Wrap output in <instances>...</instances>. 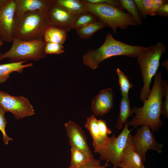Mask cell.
Returning <instances> with one entry per match:
<instances>
[{
    "mask_svg": "<svg viewBox=\"0 0 168 168\" xmlns=\"http://www.w3.org/2000/svg\"><path fill=\"white\" fill-rule=\"evenodd\" d=\"M164 91V81L162 79L161 73L159 72L154 76L152 88L143 106H133L132 111L135 115L131 120L127 122L128 126L135 128L145 124L148 126L153 133L158 132L163 124L160 116Z\"/></svg>",
    "mask_w": 168,
    "mask_h": 168,
    "instance_id": "cell-1",
    "label": "cell"
},
{
    "mask_svg": "<svg viewBox=\"0 0 168 168\" xmlns=\"http://www.w3.org/2000/svg\"><path fill=\"white\" fill-rule=\"evenodd\" d=\"M148 47L131 45L117 40L109 32L104 42L99 48L90 50L83 55L82 62L91 69L95 70L101 63L108 58L118 56L137 58Z\"/></svg>",
    "mask_w": 168,
    "mask_h": 168,
    "instance_id": "cell-2",
    "label": "cell"
},
{
    "mask_svg": "<svg viewBox=\"0 0 168 168\" xmlns=\"http://www.w3.org/2000/svg\"><path fill=\"white\" fill-rule=\"evenodd\" d=\"M50 26L47 11L27 12L14 17L13 38L25 41L43 40L45 31Z\"/></svg>",
    "mask_w": 168,
    "mask_h": 168,
    "instance_id": "cell-3",
    "label": "cell"
},
{
    "mask_svg": "<svg viewBox=\"0 0 168 168\" xmlns=\"http://www.w3.org/2000/svg\"><path fill=\"white\" fill-rule=\"evenodd\" d=\"M47 12L52 26L67 32L72 29L73 23L78 15L55 3L53 0H52Z\"/></svg>",
    "mask_w": 168,
    "mask_h": 168,
    "instance_id": "cell-10",
    "label": "cell"
},
{
    "mask_svg": "<svg viewBox=\"0 0 168 168\" xmlns=\"http://www.w3.org/2000/svg\"><path fill=\"white\" fill-rule=\"evenodd\" d=\"M53 1L75 14H79L87 11L86 7L82 0H53Z\"/></svg>",
    "mask_w": 168,
    "mask_h": 168,
    "instance_id": "cell-20",
    "label": "cell"
},
{
    "mask_svg": "<svg viewBox=\"0 0 168 168\" xmlns=\"http://www.w3.org/2000/svg\"><path fill=\"white\" fill-rule=\"evenodd\" d=\"M15 9L14 0H8L0 6V39L3 42H12Z\"/></svg>",
    "mask_w": 168,
    "mask_h": 168,
    "instance_id": "cell-11",
    "label": "cell"
},
{
    "mask_svg": "<svg viewBox=\"0 0 168 168\" xmlns=\"http://www.w3.org/2000/svg\"><path fill=\"white\" fill-rule=\"evenodd\" d=\"M0 106L6 112H9L17 119L35 114L33 106L28 99L23 96H13L0 91Z\"/></svg>",
    "mask_w": 168,
    "mask_h": 168,
    "instance_id": "cell-7",
    "label": "cell"
},
{
    "mask_svg": "<svg viewBox=\"0 0 168 168\" xmlns=\"http://www.w3.org/2000/svg\"><path fill=\"white\" fill-rule=\"evenodd\" d=\"M64 126L71 147L79 150L91 157H94L88 145L85 134L81 127L72 121L65 123Z\"/></svg>",
    "mask_w": 168,
    "mask_h": 168,
    "instance_id": "cell-12",
    "label": "cell"
},
{
    "mask_svg": "<svg viewBox=\"0 0 168 168\" xmlns=\"http://www.w3.org/2000/svg\"><path fill=\"white\" fill-rule=\"evenodd\" d=\"M116 73L119 78V83L122 96H128L130 89L133 87V84L119 68H117Z\"/></svg>",
    "mask_w": 168,
    "mask_h": 168,
    "instance_id": "cell-26",
    "label": "cell"
},
{
    "mask_svg": "<svg viewBox=\"0 0 168 168\" xmlns=\"http://www.w3.org/2000/svg\"><path fill=\"white\" fill-rule=\"evenodd\" d=\"M12 42L8 51L0 53V61L8 58L11 63L37 61L46 56L44 51L46 43L43 40L25 41L13 38Z\"/></svg>",
    "mask_w": 168,
    "mask_h": 168,
    "instance_id": "cell-6",
    "label": "cell"
},
{
    "mask_svg": "<svg viewBox=\"0 0 168 168\" xmlns=\"http://www.w3.org/2000/svg\"><path fill=\"white\" fill-rule=\"evenodd\" d=\"M67 34V31L51 26L45 31L43 40L46 43L52 42L63 44L66 40Z\"/></svg>",
    "mask_w": 168,
    "mask_h": 168,
    "instance_id": "cell-19",
    "label": "cell"
},
{
    "mask_svg": "<svg viewBox=\"0 0 168 168\" xmlns=\"http://www.w3.org/2000/svg\"><path fill=\"white\" fill-rule=\"evenodd\" d=\"M14 17L27 12L37 10L47 11L52 0H14Z\"/></svg>",
    "mask_w": 168,
    "mask_h": 168,
    "instance_id": "cell-16",
    "label": "cell"
},
{
    "mask_svg": "<svg viewBox=\"0 0 168 168\" xmlns=\"http://www.w3.org/2000/svg\"><path fill=\"white\" fill-rule=\"evenodd\" d=\"M26 62L11 63L0 65V83H2L8 79L10 74L13 72L21 73L24 68L32 67L33 64L30 63L24 64Z\"/></svg>",
    "mask_w": 168,
    "mask_h": 168,
    "instance_id": "cell-17",
    "label": "cell"
},
{
    "mask_svg": "<svg viewBox=\"0 0 168 168\" xmlns=\"http://www.w3.org/2000/svg\"><path fill=\"white\" fill-rule=\"evenodd\" d=\"M155 15H157L163 17H168V2L164 4L162 7L156 12Z\"/></svg>",
    "mask_w": 168,
    "mask_h": 168,
    "instance_id": "cell-33",
    "label": "cell"
},
{
    "mask_svg": "<svg viewBox=\"0 0 168 168\" xmlns=\"http://www.w3.org/2000/svg\"><path fill=\"white\" fill-rule=\"evenodd\" d=\"M87 11L95 15L99 20L110 27L114 34L118 28L126 30L128 26L138 25L133 17L117 6L108 3L109 0H100L99 3L92 4L82 0Z\"/></svg>",
    "mask_w": 168,
    "mask_h": 168,
    "instance_id": "cell-4",
    "label": "cell"
},
{
    "mask_svg": "<svg viewBox=\"0 0 168 168\" xmlns=\"http://www.w3.org/2000/svg\"><path fill=\"white\" fill-rule=\"evenodd\" d=\"M119 1L122 9H124L128 12V14L134 19L138 25H142V18L134 1L120 0Z\"/></svg>",
    "mask_w": 168,
    "mask_h": 168,
    "instance_id": "cell-24",
    "label": "cell"
},
{
    "mask_svg": "<svg viewBox=\"0 0 168 168\" xmlns=\"http://www.w3.org/2000/svg\"><path fill=\"white\" fill-rule=\"evenodd\" d=\"M84 126L89 132L92 138L94 152L99 153L101 156L106 150L107 144L100 132L97 119L92 115L87 118Z\"/></svg>",
    "mask_w": 168,
    "mask_h": 168,
    "instance_id": "cell-15",
    "label": "cell"
},
{
    "mask_svg": "<svg viewBox=\"0 0 168 168\" xmlns=\"http://www.w3.org/2000/svg\"><path fill=\"white\" fill-rule=\"evenodd\" d=\"M100 161V160L94 158L91 160L85 165L77 168H107L109 166V162H106L105 164L101 165ZM67 168H73L70 166Z\"/></svg>",
    "mask_w": 168,
    "mask_h": 168,
    "instance_id": "cell-30",
    "label": "cell"
},
{
    "mask_svg": "<svg viewBox=\"0 0 168 168\" xmlns=\"http://www.w3.org/2000/svg\"><path fill=\"white\" fill-rule=\"evenodd\" d=\"M166 50L165 44L158 42L155 45L149 46L146 50L137 58L143 82L140 95L142 101L145 100L150 93L152 79L157 73L160 60Z\"/></svg>",
    "mask_w": 168,
    "mask_h": 168,
    "instance_id": "cell-5",
    "label": "cell"
},
{
    "mask_svg": "<svg viewBox=\"0 0 168 168\" xmlns=\"http://www.w3.org/2000/svg\"><path fill=\"white\" fill-rule=\"evenodd\" d=\"M8 0H0V6L4 4Z\"/></svg>",
    "mask_w": 168,
    "mask_h": 168,
    "instance_id": "cell-35",
    "label": "cell"
},
{
    "mask_svg": "<svg viewBox=\"0 0 168 168\" xmlns=\"http://www.w3.org/2000/svg\"><path fill=\"white\" fill-rule=\"evenodd\" d=\"M114 94L110 87L101 91L93 98L91 104L95 115L102 116L109 112L113 106Z\"/></svg>",
    "mask_w": 168,
    "mask_h": 168,
    "instance_id": "cell-13",
    "label": "cell"
},
{
    "mask_svg": "<svg viewBox=\"0 0 168 168\" xmlns=\"http://www.w3.org/2000/svg\"><path fill=\"white\" fill-rule=\"evenodd\" d=\"M44 51L45 53L48 54H60L65 51L64 46L60 44L47 42L46 43Z\"/></svg>",
    "mask_w": 168,
    "mask_h": 168,
    "instance_id": "cell-27",
    "label": "cell"
},
{
    "mask_svg": "<svg viewBox=\"0 0 168 168\" xmlns=\"http://www.w3.org/2000/svg\"><path fill=\"white\" fill-rule=\"evenodd\" d=\"M97 124L100 132L108 145L111 140V137H109L108 135L112 133V131L111 129L108 127L105 120L101 119L97 120Z\"/></svg>",
    "mask_w": 168,
    "mask_h": 168,
    "instance_id": "cell-28",
    "label": "cell"
},
{
    "mask_svg": "<svg viewBox=\"0 0 168 168\" xmlns=\"http://www.w3.org/2000/svg\"><path fill=\"white\" fill-rule=\"evenodd\" d=\"M165 100L162 102L161 106V114L166 118H168V84L167 81L164 80Z\"/></svg>",
    "mask_w": 168,
    "mask_h": 168,
    "instance_id": "cell-31",
    "label": "cell"
},
{
    "mask_svg": "<svg viewBox=\"0 0 168 168\" xmlns=\"http://www.w3.org/2000/svg\"><path fill=\"white\" fill-rule=\"evenodd\" d=\"M133 114L128 96H122L120 102L119 112L116 125L117 129H121L128 121V118L132 116Z\"/></svg>",
    "mask_w": 168,
    "mask_h": 168,
    "instance_id": "cell-18",
    "label": "cell"
},
{
    "mask_svg": "<svg viewBox=\"0 0 168 168\" xmlns=\"http://www.w3.org/2000/svg\"><path fill=\"white\" fill-rule=\"evenodd\" d=\"M3 43V42L1 39H0V47L1 46Z\"/></svg>",
    "mask_w": 168,
    "mask_h": 168,
    "instance_id": "cell-36",
    "label": "cell"
},
{
    "mask_svg": "<svg viewBox=\"0 0 168 168\" xmlns=\"http://www.w3.org/2000/svg\"><path fill=\"white\" fill-rule=\"evenodd\" d=\"M142 18L145 19L147 15L154 16L152 0H134Z\"/></svg>",
    "mask_w": 168,
    "mask_h": 168,
    "instance_id": "cell-25",
    "label": "cell"
},
{
    "mask_svg": "<svg viewBox=\"0 0 168 168\" xmlns=\"http://www.w3.org/2000/svg\"><path fill=\"white\" fill-rule=\"evenodd\" d=\"M137 129L136 134L131 136L132 144L139 154L143 162L146 161V154L149 150H152L161 153L162 152L163 145L159 143L150 127L146 125H142Z\"/></svg>",
    "mask_w": 168,
    "mask_h": 168,
    "instance_id": "cell-8",
    "label": "cell"
},
{
    "mask_svg": "<svg viewBox=\"0 0 168 168\" xmlns=\"http://www.w3.org/2000/svg\"><path fill=\"white\" fill-rule=\"evenodd\" d=\"M167 2V0H152V10L154 16L155 15L156 12L160 9L164 4Z\"/></svg>",
    "mask_w": 168,
    "mask_h": 168,
    "instance_id": "cell-32",
    "label": "cell"
},
{
    "mask_svg": "<svg viewBox=\"0 0 168 168\" xmlns=\"http://www.w3.org/2000/svg\"><path fill=\"white\" fill-rule=\"evenodd\" d=\"M120 133L117 137L114 134L111 137L110 143L104 153L100 156L101 160L110 162L114 168H117L126 145L128 137L132 130L128 129V125L126 123Z\"/></svg>",
    "mask_w": 168,
    "mask_h": 168,
    "instance_id": "cell-9",
    "label": "cell"
},
{
    "mask_svg": "<svg viewBox=\"0 0 168 168\" xmlns=\"http://www.w3.org/2000/svg\"><path fill=\"white\" fill-rule=\"evenodd\" d=\"M6 112L0 106V130L2 135V141L5 144L7 145L9 141L12 140V139L8 137L5 128L7 124V119L5 117Z\"/></svg>",
    "mask_w": 168,
    "mask_h": 168,
    "instance_id": "cell-29",
    "label": "cell"
},
{
    "mask_svg": "<svg viewBox=\"0 0 168 168\" xmlns=\"http://www.w3.org/2000/svg\"><path fill=\"white\" fill-rule=\"evenodd\" d=\"M98 20V18L92 13L87 11L85 12L77 15L73 23L72 29L76 30L82 28Z\"/></svg>",
    "mask_w": 168,
    "mask_h": 168,
    "instance_id": "cell-22",
    "label": "cell"
},
{
    "mask_svg": "<svg viewBox=\"0 0 168 168\" xmlns=\"http://www.w3.org/2000/svg\"><path fill=\"white\" fill-rule=\"evenodd\" d=\"M71 164L70 166L77 168L85 165L95 158L91 157L84 152L73 147L71 148Z\"/></svg>",
    "mask_w": 168,
    "mask_h": 168,
    "instance_id": "cell-21",
    "label": "cell"
},
{
    "mask_svg": "<svg viewBox=\"0 0 168 168\" xmlns=\"http://www.w3.org/2000/svg\"><path fill=\"white\" fill-rule=\"evenodd\" d=\"M131 136V134L130 133L118 167L121 168H145L141 157L132 144Z\"/></svg>",
    "mask_w": 168,
    "mask_h": 168,
    "instance_id": "cell-14",
    "label": "cell"
},
{
    "mask_svg": "<svg viewBox=\"0 0 168 168\" xmlns=\"http://www.w3.org/2000/svg\"><path fill=\"white\" fill-rule=\"evenodd\" d=\"M107 26L99 20L94 22L82 28L76 30L78 35L82 39L89 38L98 30Z\"/></svg>",
    "mask_w": 168,
    "mask_h": 168,
    "instance_id": "cell-23",
    "label": "cell"
},
{
    "mask_svg": "<svg viewBox=\"0 0 168 168\" xmlns=\"http://www.w3.org/2000/svg\"><path fill=\"white\" fill-rule=\"evenodd\" d=\"M162 65L165 67L166 69H167L168 71V60L164 61L162 63Z\"/></svg>",
    "mask_w": 168,
    "mask_h": 168,
    "instance_id": "cell-34",
    "label": "cell"
}]
</instances>
